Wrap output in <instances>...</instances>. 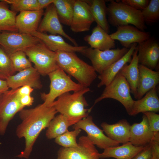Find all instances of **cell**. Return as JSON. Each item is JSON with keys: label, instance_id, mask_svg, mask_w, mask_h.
Listing matches in <instances>:
<instances>
[{"label": "cell", "instance_id": "6da1fadb", "mask_svg": "<svg viewBox=\"0 0 159 159\" xmlns=\"http://www.w3.org/2000/svg\"><path fill=\"white\" fill-rule=\"evenodd\" d=\"M57 113L53 106L44 103L32 108H24L19 112L21 122L17 127L16 134L19 138H24L25 145L24 150L17 157L26 159L29 158L40 133L47 128Z\"/></svg>", "mask_w": 159, "mask_h": 159}, {"label": "cell", "instance_id": "7a4b0ae2", "mask_svg": "<svg viewBox=\"0 0 159 159\" xmlns=\"http://www.w3.org/2000/svg\"><path fill=\"white\" fill-rule=\"evenodd\" d=\"M55 52L59 67L74 77L84 87H88L97 77L93 67L80 58L75 52Z\"/></svg>", "mask_w": 159, "mask_h": 159}, {"label": "cell", "instance_id": "3957f363", "mask_svg": "<svg viewBox=\"0 0 159 159\" xmlns=\"http://www.w3.org/2000/svg\"><path fill=\"white\" fill-rule=\"evenodd\" d=\"M90 91L89 87L74 92L72 94L67 92L59 96L53 102V106L57 112L77 122L88 115L90 109L84 95Z\"/></svg>", "mask_w": 159, "mask_h": 159}, {"label": "cell", "instance_id": "277c9868", "mask_svg": "<svg viewBox=\"0 0 159 159\" xmlns=\"http://www.w3.org/2000/svg\"><path fill=\"white\" fill-rule=\"evenodd\" d=\"M107 7L109 21L113 26L130 24L142 31L146 29L141 11L114 1H111Z\"/></svg>", "mask_w": 159, "mask_h": 159}, {"label": "cell", "instance_id": "5b68a950", "mask_svg": "<svg viewBox=\"0 0 159 159\" xmlns=\"http://www.w3.org/2000/svg\"><path fill=\"white\" fill-rule=\"evenodd\" d=\"M48 75L50 80L49 91L48 93H41V97L43 103L49 106H51L55 99L63 94L78 91L85 87L73 81L59 67Z\"/></svg>", "mask_w": 159, "mask_h": 159}, {"label": "cell", "instance_id": "8992f818", "mask_svg": "<svg viewBox=\"0 0 159 159\" xmlns=\"http://www.w3.org/2000/svg\"><path fill=\"white\" fill-rule=\"evenodd\" d=\"M130 92L128 83L119 72L112 82L105 86L101 95L96 99L93 105L90 109L91 110L95 104L103 99L111 98L121 103L129 115L134 101L132 97Z\"/></svg>", "mask_w": 159, "mask_h": 159}, {"label": "cell", "instance_id": "52a82bcc", "mask_svg": "<svg viewBox=\"0 0 159 159\" xmlns=\"http://www.w3.org/2000/svg\"><path fill=\"white\" fill-rule=\"evenodd\" d=\"M29 60L35 65L40 74L46 76L59 67L56 61V53L49 49L42 42L24 50Z\"/></svg>", "mask_w": 159, "mask_h": 159}, {"label": "cell", "instance_id": "ba28073f", "mask_svg": "<svg viewBox=\"0 0 159 159\" xmlns=\"http://www.w3.org/2000/svg\"><path fill=\"white\" fill-rule=\"evenodd\" d=\"M129 49L123 47L102 51L87 47L81 53L90 60L95 71L100 74L124 56Z\"/></svg>", "mask_w": 159, "mask_h": 159}, {"label": "cell", "instance_id": "9c48e42d", "mask_svg": "<svg viewBox=\"0 0 159 159\" xmlns=\"http://www.w3.org/2000/svg\"><path fill=\"white\" fill-rule=\"evenodd\" d=\"M17 89L3 93L0 100V135L5 133L10 121L24 107L21 104Z\"/></svg>", "mask_w": 159, "mask_h": 159}, {"label": "cell", "instance_id": "30bf717a", "mask_svg": "<svg viewBox=\"0 0 159 159\" xmlns=\"http://www.w3.org/2000/svg\"><path fill=\"white\" fill-rule=\"evenodd\" d=\"M40 41L30 34L13 31H0V45L9 56L18 51H23Z\"/></svg>", "mask_w": 159, "mask_h": 159}, {"label": "cell", "instance_id": "8fae6325", "mask_svg": "<svg viewBox=\"0 0 159 159\" xmlns=\"http://www.w3.org/2000/svg\"><path fill=\"white\" fill-rule=\"evenodd\" d=\"M73 128L82 129L87 133L88 139L94 145L105 149L119 145L120 143L113 140L103 133L93 122L92 117L88 115L73 125Z\"/></svg>", "mask_w": 159, "mask_h": 159}, {"label": "cell", "instance_id": "7c38bea8", "mask_svg": "<svg viewBox=\"0 0 159 159\" xmlns=\"http://www.w3.org/2000/svg\"><path fill=\"white\" fill-rule=\"evenodd\" d=\"M78 143L76 147L60 148L55 159H99L100 153L87 136H81Z\"/></svg>", "mask_w": 159, "mask_h": 159}, {"label": "cell", "instance_id": "4fadbf2b", "mask_svg": "<svg viewBox=\"0 0 159 159\" xmlns=\"http://www.w3.org/2000/svg\"><path fill=\"white\" fill-rule=\"evenodd\" d=\"M94 21L87 0H75L70 26L71 30L75 33L88 31Z\"/></svg>", "mask_w": 159, "mask_h": 159}, {"label": "cell", "instance_id": "5bb4252c", "mask_svg": "<svg viewBox=\"0 0 159 159\" xmlns=\"http://www.w3.org/2000/svg\"><path fill=\"white\" fill-rule=\"evenodd\" d=\"M37 31L42 33L48 32L51 34H58L70 41L74 46H78L76 40L64 31L53 4L47 7Z\"/></svg>", "mask_w": 159, "mask_h": 159}, {"label": "cell", "instance_id": "9a60e30c", "mask_svg": "<svg viewBox=\"0 0 159 159\" xmlns=\"http://www.w3.org/2000/svg\"><path fill=\"white\" fill-rule=\"evenodd\" d=\"M136 48L139 64L153 70L158 68L159 45L153 38L138 43Z\"/></svg>", "mask_w": 159, "mask_h": 159}, {"label": "cell", "instance_id": "2e32d148", "mask_svg": "<svg viewBox=\"0 0 159 159\" xmlns=\"http://www.w3.org/2000/svg\"><path fill=\"white\" fill-rule=\"evenodd\" d=\"M110 36L112 39L120 42L124 47L129 49L134 43H139L150 37L148 32L142 31L130 25L119 26Z\"/></svg>", "mask_w": 159, "mask_h": 159}, {"label": "cell", "instance_id": "e0dca14e", "mask_svg": "<svg viewBox=\"0 0 159 159\" xmlns=\"http://www.w3.org/2000/svg\"><path fill=\"white\" fill-rule=\"evenodd\" d=\"M153 140L159 141V132L150 130L146 116L143 114L142 121L131 125L129 142L135 146H145Z\"/></svg>", "mask_w": 159, "mask_h": 159}, {"label": "cell", "instance_id": "ac0fdd59", "mask_svg": "<svg viewBox=\"0 0 159 159\" xmlns=\"http://www.w3.org/2000/svg\"><path fill=\"white\" fill-rule=\"evenodd\" d=\"M40 75L34 67H32L10 76L6 80L9 88L11 89L29 85L34 89H39L42 87Z\"/></svg>", "mask_w": 159, "mask_h": 159}, {"label": "cell", "instance_id": "d6986e66", "mask_svg": "<svg viewBox=\"0 0 159 159\" xmlns=\"http://www.w3.org/2000/svg\"><path fill=\"white\" fill-rule=\"evenodd\" d=\"M30 34L42 42L50 50L56 52L61 51L81 53L87 46H72L67 43L62 37L58 35L48 34L37 31Z\"/></svg>", "mask_w": 159, "mask_h": 159}, {"label": "cell", "instance_id": "ffe728a7", "mask_svg": "<svg viewBox=\"0 0 159 159\" xmlns=\"http://www.w3.org/2000/svg\"><path fill=\"white\" fill-rule=\"evenodd\" d=\"M139 76L135 99L142 98L159 83V72L139 64Z\"/></svg>", "mask_w": 159, "mask_h": 159}, {"label": "cell", "instance_id": "44dd1931", "mask_svg": "<svg viewBox=\"0 0 159 159\" xmlns=\"http://www.w3.org/2000/svg\"><path fill=\"white\" fill-rule=\"evenodd\" d=\"M43 9L20 12L16 16L15 24L19 32L30 34L37 31Z\"/></svg>", "mask_w": 159, "mask_h": 159}, {"label": "cell", "instance_id": "7402d4cb", "mask_svg": "<svg viewBox=\"0 0 159 159\" xmlns=\"http://www.w3.org/2000/svg\"><path fill=\"white\" fill-rule=\"evenodd\" d=\"M137 44H132L127 52L122 58L112 64L98 76L100 81L97 87L105 86L110 84L122 67L127 63H130L132 56L135 49Z\"/></svg>", "mask_w": 159, "mask_h": 159}, {"label": "cell", "instance_id": "603a6c76", "mask_svg": "<svg viewBox=\"0 0 159 159\" xmlns=\"http://www.w3.org/2000/svg\"><path fill=\"white\" fill-rule=\"evenodd\" d=\"M101 126L111 139L123 144L129 142L131 125L126 120H121L112 124L103 122Z\"/></svg>", "mask_w": 159, "mask_h": 159}, {"label": "cell", "instance_id": "cb8c5ba5", "mask_svg": "<svg viewBox=\"0 0 159 159\" xmlns=\"http://www.w3.org/2000/svg\"><path fill=\"white\" fill-rule=\"evenodd\" d=\"M159 111V98L156 87L147 92L142 98L134 100L129 115L134 116L139 113L147 112Z\"/></svg>", "mask_w": 159, "mask_h": 159}, {"label": "cell", "instance_id": "d4e9b609", "mask_svg": "<svg viewBox=\"0 0 159 159\" xmlns=\"http://www.w3.org/2000/svg\"><path fill=\"white\" fill-rule=\"evenodd\" d=\"M91 48L103 51L115 47V40L110 35L97 25L93 29L92 33L84 38Z\"/></svg>", "mask_w": 159, "mask_h": 159}, {"label": "cell", "instance_id": "484cf974", "mask_svg": "<svg viewBox=\"0 0 159 159\" xmlns=\"http://www.w3.org/2000/svg\"><path fill=\"white\" fill-rule=\"evenodd\" d=\"M144 146H135L129 142L121 146L109 147L104 149L103 152L100 153V158H113L117 159H132L144 148Z\"/></svg>", "mask_w": 159, "mask_h": 159}, {"label": "cell", "instance_id": "4316f807", "mask_svg": "<svg viewBox=\"0 0 159 159\" xmlns=\"http://www.w3.org/2000/svg\"><path fill=\"white\" fill-rule=\"evenodd\" d=\"M132 56L130 64H126L121 69L119 72L126 79L129 85L130 92L135 99L139 76L138 67L139 62L137 48L135 50Z\"/></svg>", "mask_w": 159, "mask_h": 159}, {"label": "cell", "instance_id": "83f0119b", "mask_svg": "<svg viewBox=\"0 0 159 159\" xmlns=\"http://www.w3.org/2000/svg\"><path fill=\"white\" fill-rule=\"evenodd\" d=\"M94 21L106 32H110V27L107 18V7L104 0H87Z\"/></svg>", "mask_w": 159, "mask_h": 159}, {"label": "cell", "instance_id": "f1b7e54d", "mask_svg": "<svg viewBox=\"0 0 159 159\" xmlns=\"http://www.w3.org/2000/svg\"><path fill=\"white\" fill-rule=\"evenodd\" d=\"M77 122L60 114L55 116L51 121L46 133L48 139L55 138L68 130L70 126Z\"/></svg>", "mask_w": 159, "mask_h": 159}, {"label": "cell", "instance_id": "f546056e", "mask_svg": "<svg viewBox=\"0 0 159 159\" xmlns=\"http://www.w3.org/2000/svg\"><path fill=\"white\" fill-rule=\"evenodd\" d=\"M5 0L0 1V31L18 32L15 24L16 13Z\"/></svg>", "mask_w": 159, "mask_h": 159}, {"label": "cell", "instance_id": "4dcf8cb0", "mask_svg": "<svg viewBox=\"0 0 159 159\" xmlns=\"http://www.w3.org/2000/svg\"><path fill=\"white\" fill-rule=\"evenodd\" d=\"M75 0H54L53 4L61 23L70 26Z\"/></svg>", "mask_w": 159, "mask_h": 159}, {"label": "cell", "instance_id": "1f68e13d", "mask_svg": "<svg viewBox=\"0 0 159 159\" xmlns=\"http://www.w3.org/2000/svg\"><path fill=\"white\" fill-rule=\"evenodd\" d=\"M16 72L9 56L0 45V79L6 80Z\"/></svg>", "mask_w": 159, "mask_h": 159}, {"label": "cell", "instance_id": "d6a6232c", "mask_svg": "<svg viewBox=\"0 0 159 159\" xmlns=\"http://www.w3.org/2000/svg\"><path fill=\"white\" fill-rule=\"evenodd\" d=\"M16 12L41 10L37 0H5Z\"/></svg>", "mask_w": 159, "mask_h": 159}, {"label": "cell", "instance_id": "836d02e7", "mask_svg": "<svg viewBox=\"0 0 159 159\" xmlns=\"http://www.w3.org/2000/svg\"><path fill=\"white\" fill-rule=\"evenodd\" d=\"M81 130L75 129L74 130H68L55 138V142L57 144L65 148H74L78 146L77 137L80 133Z\"/></svg>", "mask_w": 159, "mask_h": 159}, {"label": "cell", "instance_id": "e575fe53", "mask_svg": "<svg viewBox=\"0 0 159 159\" xmlns=\"http://www.w3.org/2000/svg\"><path fill=\"white\" fill-rule=\"evenodd\" d=\"M141 12L145 23L151 24L156 22L159 19V0L150 1L148 6Z\"/></svg>", "mask_w": 159, "mask_h": 159}, {"label": "cell", "instance_id": "d590c367", "mask_svg": "<svg viewBox=\"0 0 159 159\" xmlns=\"http://www.w3.org/2000/svg\"><path fill=\"white\" fill-rule=\"evenodd\" d=\"M9 56L16 72L32 67L31 62L27 58L26 54L23 51L16 52Z\"/></svg>", "mask_w": 159, "mask_h": 159}, {"label": "cell", "instance_id": "8d00e7d4", "mask_svg": "<svg viewBox=\"0 0 159 159\" xmlns=\"http://www.w3.org/2000/svg\"><path fill=\"white\" fill-rule=\"evenodd\" d=\"M143 113L147 118L151 130L155 132H159V115L152 112H147Z\"/></svg>", "mask_w": 159, "mask_h": 159}, {"label": "cell", "instance_id": "74e56055", "mask_svg": "<svg viewBox=\"0 0 159 159\" xmlns=\"http://www.w3.org/2000/svg\"><path fill=\"white\" fill-rule=\"evenodd\" d=\"M121 2L137 10L142 11L148 5V0H122Z\"/></svg>", "mask_w": 159, "mask_h": 159}, {"label": "cell", "instance_id": "f35d334b", "mask_svg": "<svg viewBox=\"0 0 159 159\" xmlns=\"http://www.w3.org/2000/svg\"><path fill=\"white\" fill-rule=\"evenodd\" d=\"M152 157L151 143L145 145L144 148L132 159H151Z\"/></svg>", "mask_w": 159, "mask_h": 159}, {"label": "cell", "instance_id": "ab89813d", "mask_svg": "<svg viewBox=\"0 0 159 159\" xmlns=\"http://www.w3.org/2000/svg\"><path fill=\"white\" fill-rule=\"evenodd\" d=\"M34 89L29 85H25L17 89V93L20 97L30 95Z\"/></svg>", "mask_w": 159, "mask_h": 159}, {"label": "cell", "instance_id": "60d3db41", "mask_svg": "<svg viewBox=\"0 0 159 159\" xmlns=\"http://www.w3.org/2000/svg\"><path fill=\"white\" fill-rule=\"evenodd\" d=\"M20 100L21 105L24 107L30 106L34 102V98L31 95H26L20 97Z\"/></svg>", "mask_w": 159, "mask_h": 159}, {"label": "cell", "instance_id": "b9f144b4", "mask_svg": "<svg viewBox=\"0 0 159 159\" xmlns=\"http://www.w3.org/2000/svg\"><path fill=\"white\" fill-rule=\"evenodd\" d=\"M151 143L152 157L159 158V141L153 140Z\"/></svg>", "mask_w": 159, "mask_h": 159}, {"label": "cell", "instance_id": "7bdbcfd3", "mask_svg": "<svg viewBox=\"0 0 159 159\" xmlns=\"http://www.w3.org/2000/svg\"><path fill=\"white\" fill-rule=\"evenodd\" d=\"M40 9L47 7L53 4L54 0H37Z\"/></svg>", "mask_w": 159, "mask_h": 159}, {"label": "cell", "instance_id": "ee69618b", "mask_svg": "<svg viewBox=\"0 0 159 159\" xmlns=\"http://www.w3.org/2000/svg\"><path fill=\"white\" fill-rule=\"evenodd\" d=\"M9 89L6 80L0 79V93L6 92Z\"/></svg>", "mask_w": 159, "mask_h": 159}, {"label": "cell", "instance_id": "f6af8a7d", "mask_svg": "<svg viewBox=\"0 0 159 159\" xmlns=\"http://www.w3.org/2000/svg\"><path fill=\"white\" fill-rule=\"evenodd\" d=\"M151 159H159V158L152 157Z\"/></svg>", "mask_w": 159, "mask_h": 159}, {"label": "cell", "instance_id": "bcb514c9", "mask_svg": "<svg viewBox=\"0 0 159 159\" xmlns=\"http://www.w3.org/2000/svg\"><path fill=\"white\" fill-rule=\"evenodd\" d=\"M2 93H0V100L1 98V97Z\"/></svg>", "mask_w": 159, "mask_h": 159}]
</instances>
